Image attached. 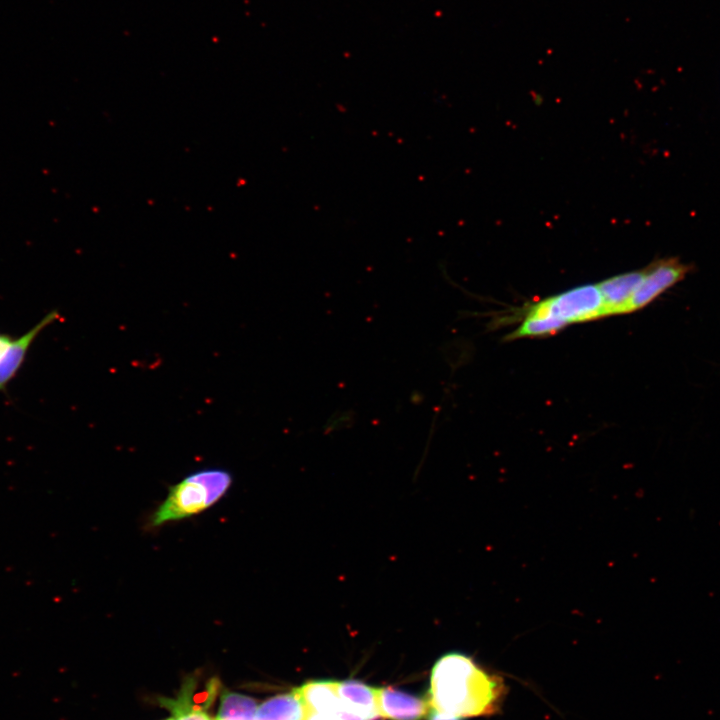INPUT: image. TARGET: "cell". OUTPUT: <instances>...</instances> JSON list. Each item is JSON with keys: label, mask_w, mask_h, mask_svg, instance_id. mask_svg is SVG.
Here are the masks:
<instances>
[{"label": "cell", "mask_w": 720, "mask_h": 720, "mask_svg": "<svg viewBox=\"0 0 720 720\" xmlns=\"http://www.w3.org/2000/svg\"><path fill=\"white\" fill-rule=\"evenodd\" d=\"M307 710L295 689L264 701L256 710L255 720H306Z\"/></svg>", "instance_id": "cell-10"}, {"label": "cell", "mask_w": 720, "mask_h": 720, "mask_svg": "<svg viewBox=\"0 0 720 720\" xmlns=\"http://www.w3.org/2000/svg\"><path fill=\"white\" fill-rule=\"evenodd\" d=\"M167 720H169V719H167Z\"/></svg>", "instance_id": "cell-16"}, {"label": "cell", "mask_w": 720, "mask_h": 720, "mask_svg": "<svg viewBox=\"0 0 720 720\" xmlns=\"http://www.w3.org/2000/svg\"><path fill=\"white\" fill-rule=\"evenodd\" d=\"M379 715L390 720H421L430 709L427 699L393 688H376Z\"/></svg>", "instance_id": "cell-7"}, {"label": "cell", "mask_w": 720, "mask_h": 720, "mask_svg": "<svg viewBox=\"0 0 720 720\" xmlns=\"http://www.w3.org/2000/svg\"><path fill=\"white\" fill-rule=\"evenodd\" d=\"M644 270L622 273L598 283L604 316L628 313L631 298L639 286Z\"/></svg>", "instance_id": "cell-8"}, {"label": "cell", "mask_w": 720, "mask_h": 720, "mask_svg": "<svg viewBox=\"0 0 720 720\" xmlns=\"http://www.w3.org/2000/svg\"><path fill=\"white\" fill-rule=\"evenodd\" d=\"M525 316L559 320L566 325L605 317L598 285H582L530 305Z\"/></svg>", "instance_id": "cell-3"}, {"label": "cell", "mask_w": 720, "mask_h": 720, "mask_svg": "<svg viewBox=\"0 0 720 720\" xmlns=\"http://www.w3.org/2000/svg\"><path fill=\"white\" fill-rule=\"evenodd\" d=\"M257 702L239 693L225 692L221 696L215 720H255Z\"/></svg>", "instance_id": "cell-11"}, {"label": "cell", "mask_w": 720, "mask_h": 720, "mask_svg": "<svg viewBox=\"0 0 720 720\" xmlns=\"http://www.w3.org/2000/svg\"><path fill=\"white\" fill-rule=\"evenodd\" d=\"M692 267L678 257L661 258L650 263L644 270L643 278L634 292L628 313L644 308L666 290L682 281Z\"/></svg>", "instance_id": "cell-4"}, {"label": "cell", "mask_w": 720, "mask_h": 720, "mask_svg": "<svg viewBox=\"0 0 720 720\" xmlns=\"http://www.w3.org/2000/svg\"><path fill=\"white\" fill-rule=\"evenodd\" d=\"M340 720H377L376 688L356 680L336 682Z\"/></svg>", "instance_id": "cell-6"}, {"label": "cell", "mask_w": 720, "mask_h": 720, "mask_svg": "<svg viewBox=\"0 0 720 720\" xmlns=\"http://www.w3.org/2000/svg\"><path fill=\"white\" fill-rule=\"evenodd\" d=\"M306 720H340V717L321 713H309Z\"/></svg>", "instance_id": "cell-15"}, {"label": "cell", "mask_w": 720, "mask_h": 720, "mask_svg": "<svg viewBox=\"0 0 720 720\" xmlns=\"http://www.w3.org/2000/svg\"><path fill=\"white\" fill-rule=\"evenodd\" d=\"M303 701L307 714L321 713L340 717V701L336 681L317 680L295 689Z\"/></svg>", "instance_id": "cell-9"}, {"label": "cell", "mask_w": 720, "mask_h": 720, "mask_svg": "<svg viewBox=\"0 0 720 720\" xmlns=\"http://www.w3.org/2000/svg\"><path fill=\"white\" fill-rule=\"evenodd\" d=\"M166 706L173 712L169 720H212L200 706L189 704L184 693L176 700H168Z\"/></svg>", "instance_id": "cell-13"}, {"label": "cell", "mask_w": 720, "mask_h": 720, "mask_svg": "<svg viewBox=\"0 0 720 720\" xmlns=\"http://www.w3.org/2000/svg\"><path fill=\"white\" fill-rule=\"evenodd\" d=\"M567 325L559 320L544 317L525 316L521 325L507 336L508 340L523 337L549 336Z\"/></svg>", "instance_id": "cell-12"}, {"label": "cell", "mask_w": 720, "mask_h": 720, "mask_svg": "<svg viewBox=\"0 0 720 720\" xmlns=\"http://www.w3.org/2000/svg\"><path fill=\"white\" fill-rule=\"evenodd\" d=\"M505 694L504 681L471 656L449 652L434 663L426 698L430 708L457 717L495 714Z\"/></svg>", "instance_id": "cell-1"}, {"label": "cell", "mask_w": 720, "mask_h": 720, "mask_svg": "<svg viewBox=\"0 0 720 720\" xmlns=\"http://www.w3.org/2000/svg\"><path fill=\"white\" fill-rule=\"evenodd\" d=\"M232 482L231 473L219 468L189 474L169 487L166 498L147 519L146 528L155 529L207 510L228 492Z\"/></svg>", "instance_id": "cell-2"}, {"label": "cell", "mask_w": 720, "mask_h": 720, "mask_svg": "<svg viewBox=\"0 0 720 720\" xmlns=\"http://www.w3.org/2000/svg\"><path fill=\"white\" fill-rule=\"evenodd\" d=\"M58 317L57 311L49 312L18 338L0 332V391L6 392L8 383L17 375L35 338Z\"/></svg>", "instance_id": "cell-5"}, {"label": "cell", "mask_w": 720, "mask_h": 720, "mask_svg": "<svg viewBox=\"0 0 720 720\" xmlns=\"http://www.w3.org/2000/svg\"><path fill=\"white\" fill-rule=\"evenodd\" d=\"M426 716H427L428 720H463V718H461V717L443 713V712L437 711L433 708L429 709Z\"/></svg>", "instance_id": "cell-14"}]
</instances>
